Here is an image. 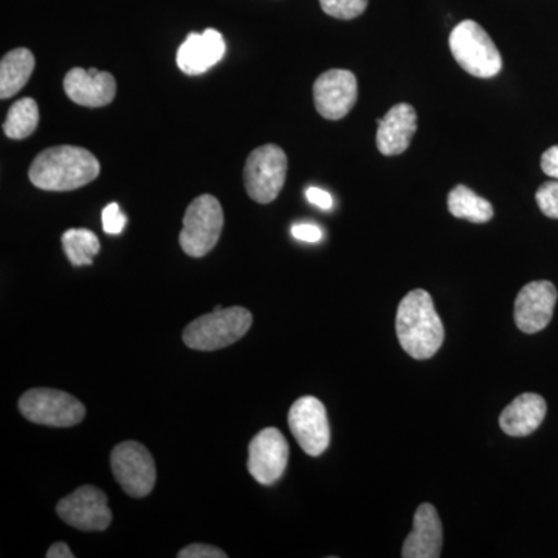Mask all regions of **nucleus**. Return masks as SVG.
Returning a JSON list of instances; mask_svg holds the SVG:
<instances>
[{
	"label": "nucleus",
	"mask_w": 558,
	"mask_h": 558,
	"mask_svg": "<svg viewBox=\"0 0 558 558\" xmlns=\"http://www.w3.org/2000/svg\"><path fill=\"white\" fill-rule=\"evenodd\" d=\"M39 124L38 102L33 98H22L11 106L7 113L3 132L7 137L13 140H24L31 137Z\"/></svg>",
	"instance_id": "nucleus-22"
},
{
	"label": "nucleus",
	"mask_w": 558,
	"mask_h": 558,
	"mask_svg": "<svg viewBox=\"0 0 558 558\" xmlns=\"http://www.w3.org/2000/svg\"><path fill=\"white\" fill-rule=\"evenodd\" d=\"M61 241L65 256L75 267L90 266L101 248L97 234L86 229H70Z\"/></svg>",
	"instance_id": "nucleus-21"
},
{
	"label": "nucleus",
	"mask_w": 558,
	"mask_h": 558,
	"mask_svg": "<svg viewBox=\"0 0 558 558\" xmlns=\"http://www.w3.org/2000/svg\"><path fill=\"white\" fill-rule=\"evenodd\" d=\"M226 39L218 31L190 33L178 50V65L185 75L196 76L215 68L226 54Z\"/></svg>",
	"instance_id": "nucleus-15"
},
{
	"label": "nucleus",
	"mask_w": 558,
	"mask_h": 558,
	"mask_svg": "<svg viewBox=\"0 0 558 558\" xmlns=\"http://www.w3.org/2000/svg\"><path fill=\"white\" fill-rule=\"evenodd\" d=\"M22 416L33 424L68 428L83 422L86 409L78 399L60 389H28L20 399Z\"/></svg>",
	"instance_id": "nucleus-7"
},
{
	"label": "nucleus",
	"mask_w": 558,
	"mask_h": 558,
	"mask_svg": "<svg viewBox=\"0 0 558 558\" xmlns=\"http://www.w3.org/2000/svg\"><path fill=\"white\" fill-rule=\"evenodd\" d=\"M64 90L75 105L84 108H102L116 98L117 81L109 72H100L95 68H75L65 75Z\"/></svg>",
	"instance_id": "nucleus-14"
},
{
	"label": "nucleus",
	"mask_w": 558,
	"mask_h": 558,
	"mask_svg": "<svg viewBox=\"0 0 558 558\" xmlns=\"http://www.w3.org/2000/svg\"><path fill=\"white\" fill-rule=\"evenodd\" d=\"M47 558H73L72 550H70L69 546L65 543L58 542L54 545H51L49 553H47Z\"/></svg>",
	"instance_id": "nucleus-30"
},
{
	"label": "nucleus",
	"mask_w": 558,
	"mask_h": 558,
	"mask_svg": "<svg viewBox=\"0 0 558 558\" xmlns=\"http://www.w3.org/2000/svg\"><path fill=\"white\" fill-rule=\"evenodd\" d=\"M292 236L295 240L315 244V242L322 241L323 231L319 227L314 226V223H295L292 227Z\"/></svg>",
	"instance_id": "nucleus-27"
},
{
	"label": "nucleus",
	"mask_w": 558,
	"mask_h": 558,
	"mask_svg": "<svg viewBox=\"0 0 558 558\" xmlns=\"http://www.w3.org/2000/svg\"><path fill=\"white\" fill-rule=\"evenodd\" d=\"M128 218L121 213L120 205L109 204L102 209V229L108 234H120L126 227Z\"/></svg>",
	"instance_id": "nucleus-25"
},
{
	"label": "nucleus",
	"mask_w": 558,
	"mask_h": 558,
	"mask_svg": "<svg viewBox=\"0 0 558 558\" xmlns=\"http://www.w3.org/2000/svg\"><path fill=\"white\" fill-rule=\"evenodd\" d=\"M289 462V444L278 428L259 432L248 447V472L263 486L281 478Z\"/></svg>",
	"instance_id": "nucleus-11"
},
{
	"label": "nucleus",
	"mask_w": 558,
	"mask_h": 558,
	"mask_svg": "<svg viewBox=\"0 0 558 558\" xmlns=\"http://www.w3.org/2000/svg\"><path fill=\"white\" fill-rule=\"evenodd\" d=\"M35 70V57L28 49L9 51L0 61V98L14 97L24 89Z\"/></svg>",
	"instance_id": "nucleus-19"
},
{
	"label": "nucleus",
	"mask_w": 558,
	"mask_h": 558,
	"mask_svg": "<svg viewBox=\"0 0 558 558\" xmlns=\"http://www.w3.org/2000/svg\"><path fill=\"white\" fill-rule=\"evenodd\" d=\"M110 468L121 488L132 498H143L156 486V462L135 440H124L110 454Z\"/></svg>",
	"instance_id": "nucleus-8"
},
{
	"label": "nucleus",
	"mask_w": 558,
	"mask_h": 558,
	"mask_svg": "<svg viewBox=\"0 0 558 558\" xmlns=\"http://www.w3.org/2000/svg\"><path fill=\"white\" fill-rule=\"evenodd\" d=\"M542 170L549 178L558 180V146H553L543 153Z\"/></svg>",
	"instance_id": "nucleus-29"
},
{
	"label": "nucleus",
	"mask_w": 558,
	"mask_h": 558,
	"mask_svg": "<svg viewBox=\"0 0 558 558\" xmlns=\"http://www.w3.org/2000/svg\"><path fill=\"white\" fill-rule=\"evenodd\" d=\"M179 558H227L222 549L209 545H190L178 554Z\"/></svg>",
	"instance_id": "nucleus-26"
},
{
	"label": "nucleus",
	"mask_w": 558,
	"mask_h": 558,
	"mask_svg": "<svg viewBox=\"0 0 558 558\" xmlns=\"http://www.w3.org/2000/svg\"><path fill=\"white\" fill-rule=\"evenodd\" d=\"M357 95V78L349 70H328L314 84L315 109L326 120L344 119L354 108Z\"/></svg>",
	"instance_id": "nucleus-12"
},
{
	"label": "nucleus",
	"mask_w": 558,
	"mask_h": 558,
	"mask_svg": "<svg viewBox=\"0 0 558 558\" xmlns=\"http://www.w3.org/2000/svg\"><path fill=\"white\" fill-rule=\"evenodd\" d=\"M323 11L336 20L351 21L368 9V0H319Z\"/></svg>",
	"instance_id": "nucleus-23"
},
{
	"label": "nucleus",
	"mask_w": 558,
	"mask_h": 558,
	"mask_svg": "<svg viewBox=\"0 0 558 558\" xmlns=\"http://www.w3.org/2000/svg\"><path fill=\"white\" fill-rule=\"evenodd\" d=\"M222 229V205L211 194H202L186 208L179 236L180 247L191 258H202L216 247Z\"/></svg>",
	"instance_id": "nucleus-5"
},
{
	"label": "nucleus",
	"mask_w": 558,
	"mask_h": 558,
	"mask_svg": "<svg viewBox=\"0 0 558 558\" xmlns=\"http://www.w3.org/2000/svg\"><path fill=\"white\" fill-rule=\"evenodd\" d=\"M444 531L438 510L429 502L418 506L413 531L402 546L403 558H439L442 554Z\"/></svg>",
	"instance_id": "nucleus-16"
},
{
	"label": "nucleus",
	"mask_w": 558,
	"mask_h": 558,
	"mask_svg": "<svg viewBox=\"0 0 558 558\" xmlns=\"http://www.w3.org/2000/svg\"><path fill=\"white\" fill-rule=\"evenodd\" d=\"M57 513L69 526L84 532L106 531L112 521L108 497L94 486L76 488L69 497L62 498Z\"/></svg>",
	"instance_id": "nucleus-10"
},
{
	"label": "nucleus",
	"mask_w": 558,
	"mask_h": 558,
	"mask_svg": "<svg viewBox=\"0 0 558 558\" xmlns=\"http://www.w3.org/2000/svg\"><path fill=\"white\" fill-rule=\"evenodd\" d=\"M558 293L550 281H532L520 290L515 300L517 328L524 333H537L553 319Z\"/></svg>",
	"instance_id": "nucleus-13"
},
{
	"label": "nucleus",
	"mask_w": 558,
	"mask_h": 558,
	"mask_svg": "<svg viewBox=\"0 0 558 558\" xmlns=\"http://www.w3.org/2000/svg\"><path fill=\"white\" fill-rule=\"evenodd\" d=\"M396 332L403 351L416 360L432 359L442 347L446 337L442 319L427 290H411L400 301Z\"/></svg>",
	"instance_id": "nucleus-2"
},
{
	"label": "nucleus",
	"mask_w": 558,
	"mask_h": 558,
	"mask_svg": "<svg viewBox=\"0 0 558 558\" xmlns=\"http://www.w3.org/2000/svg\"><path fill=\"white\" fill-rule=\"evenodd\" d=\"M252 314L244 307L222 310L218 306L211 314L190 323L183 332V341L196 351H218L240 341L252 328Z\"/></svg>",
	"instance_id": "nucleus-3"
},
{
	"label": "nucleus",
	"mask_w": 558,
	"mask_h": 558,
	"mask_svg": "<svg viewBox=\"0 0 558 558\" xmlns=\"http://www.w3.org/2000/svg\"><path fill=\"white\" fill-rule=\"evenodd\" d=\"M449 44L454 60L470 75L494 78L501 72V53L478 22H459L451 32Z\"/></svg>",
	"instance_id": "nucleus-4"
},
{
	"label": "nucleus",
	"mask_w": 558,
	"mask_h": 558,
	"mask_svg": "<svg viewBox=\"0 0 558 558\" xmlns=\"http://www.w3.org/2000/svg\"><path fill=\"white\" fill-rule=\"evenodd\" d=\"M546 400L535 392H524L509 403L499 416V427L512 438L532 435L546 417Z\"/></svg>",
	"instance_id": "nucleus-18"
},
{
	"label": "nucleus",
	"mask_w": 558,
	"mask_h": 558,
	"mask_svg": "<svg viewBox=\"0 0 558 558\" xmlns=\"http://www.w3.org/2000/svg\"><path fill=\"white\" fill-rule=\"evenodd\" d=\"M535 199L543 215L550 219H558V180L543 183L535 194Z\"/></svg>",
	"instance_id": "nucleus-24"
},
{
	"label": "nucleus",
	"mask_w": 558,
	"mask_h": 558,
	"mask_svg": "<svg viewBox=\"0 0 558 558\" xmlns=\"http://www.w3.org/2000/svg\"><path fill=\"white\" fill-rule=\"evenodd\" d=\"M288 165V156L278 145H264L252 150L244 167L248 196L263 205L277 199L286 183Z\"/></svg>",
	"instance_id": "nucleus-6"
},
{
	"label": "nucleus",
	"mask_w": 558,
	"mask_h": 558,
	"mask_svg": "<svg viewBox=\"0 0 558 558\" xmlns=\"http://www.w3.org/2000/svg\"><path fill=\"white\" fill-rule=\"evenodd\" d=\"M449 211L454 218L465 219L473 223H486L494 218V207L490 202L473 193L469 186L458 185L450 191Z\"/></svg>",
	"instance_id": "nucleus-20"
},
{
	"label": "nucleus",
	"mask_w": 558,
	"mask_h": 558,
	"mask_svg": "<svg viewBox=\"0 0 558 558\" xmlns=\"http://www.w3.org/2000/svg\"><path fill=\"white\" fill-rule=\"evenodd\" d=\"M289 427L301 449L310 457L325 453L330 442L328 413L317 398L306 396L293 403L289 411Z\"/></svg>",
	"instance_id": "nucleus-9"
},
{
	"label": "nucleus",
	"mask_w": 558,
	"mask_h": 558,
	"mask_svg": "<svg viewBox=\"0 0 558 558\" xmlns=\"http://www.w3.org/2000/svg\"><path fill=\"white\" fill-rule=\"evenodd\" d=\"M100 161L80 146H53L33 160L28 179L44 191H73L89 185L100 175Z\"/></svg>",
	"instance_id": "nucleus-1"
},
{
	"label": "nucleus",
	"mask_w": 558,
	"mask_h": 558,
	"mask_svg": "<svg viewBox=\"0 0 558 558\" xmlns=\"http://www.w3.org/2000/svg\"><path fill=\"white\" fill-rule=\"evenodd\" d=\"M377 149L384 156H399L410 148L411 140L417 131V113L407 102L392 106L384 119L377 120Z\"/></svg>",
	"instance_id": "nucleus-17"
},
{
	"label": "nucleus",
	"mask_w": 558,
	"mask_h": 558,
	"mask_svg": "<svg viewBox=\"0 0 558 558\" xmlns=\"http://www.w3.org/2000/svg\"><path fill=\"white\" fill-rule=\"evenodd\" d=\"M307 201L311 202L312 205L322 209H330L333 207L332 196L328 193V191L322 189H315V186H311L306 191Z\"/></svg>",
	"instance_id": "nucleus-28"
}]
</instances>
